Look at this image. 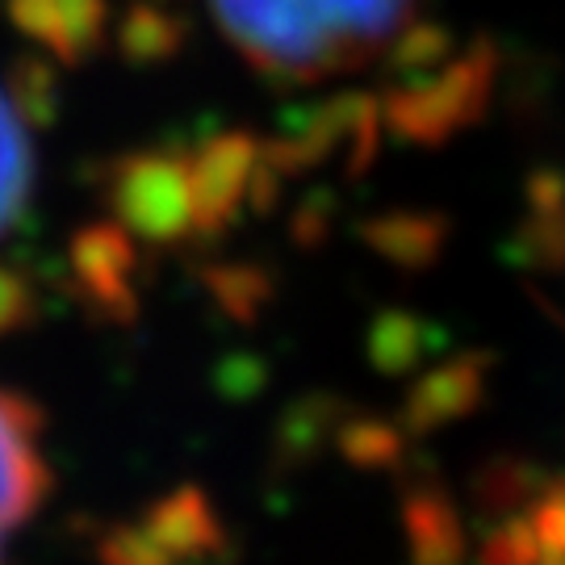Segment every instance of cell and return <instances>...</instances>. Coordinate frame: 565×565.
Wrapping results in <instances>:
<instances>
[{
  "mask_svg": "<svg viewBox=\"0 0 565 565\" xmlns=\"http://www.w3.org/2000/svg\"><path fill=\"white\" fill-rule=\"evenodd\" d=\"M210 9L260 76L310 84L382 55L411 0H210Z\"/></svg>",
  "mask_w": 565,
  "mask_h": 565,
  "instance_id": "6da1fadb",
  "label": "cell"
},
{
  "mask_svg": "<svg viewBox=\"0 0 565 565\" xmlns=\"http://www.w3.org/2000/svg\"><path fill=\"white\" fill-rule=\"evenodd\" d=\"M105 205L121 231L151 247H181L198 239L193 189H189V156L151 147L126 151L102 172Z\"/></svg>",
  "mask_w": 565,
  "mask_h": 565,
  "instance_id": "7a4b0ae2",
  "label": "cell"
},
{
  "mask_svg": "<svg viewBox=\"0 0 565 565\" xmlns=\"http://www.w3.org/2000/svg\"><path fill=\"white\" fill-rule=\"evenodd\" d=\"M427 81H411L385 102V121L411 142H445L469 118H478L490 88V60L486 51L465 55L448 67L424 72Z\"/></svg>",
  "mask_w": 565,
  "mask_h": 565,
  "instance_id": "3957f363",
  "label": "cell"
},
{
  "mask_svg": "<svg viewBox=\"0 0 565 565\" xmlns=\"http://www.w3.org/2000/svg\"><path fill=\"white\" fill-rule=\"evenodd\" d=\"M72 289L102 323H135L139 319V243L118 223H84L67 239Z\"/></svg>",
  "mask_w": 565,
  "mask_h": 565,
  "instance_id": "277c9868",
  "label": "cell"
},
{
  "mask_svg": "<svg viewBox=\"0 0 565 565\" xmlns=\"http://www.w3.org/2000/svg\"><path fill=\"white\" fill-rule=\"evenodd\" d=\"M260 163V139L252 130H226L189 156V189L198 214V239H218L239 223L252 172Z\"/></svg>",
  "mask_w": 565,
  "mask_h": 565,
  "instance_id": "5b68a950",
  "label": "cell"
},
{
  "mask_svg": "<svg viewBox=\"0 0 565 565\" xmlns=\"http://www.w3.org/2000/svg\"><path fill=\"white\" fill-rule=\"evenodd\" d=\"M39 436V403L0 385V541L25 524L51 494V465L42 461Z\"/></svg>",
  "mask_w": 565,
  "mask_h": 565,
  "instance_id": "8992f818",
  "label": "cell"
},
{
  "mask_svg": "<svg viewBox=\"0 0 565 565\" xmlns=\"http://www.w3.org/2000/svg\"><path fill=\"white\" fill-rule=\"evenodd\" d=\"M4 13L63 67H84L109 42V0H4Z\"/></svg>",
  "mask_w": 565,
  "mask_h": 565,
  "instance_id": "52a82bcc",
  "label": "cell"
},
{
  "mask_svg": "<svg viewBox=\"0 0 565 565\" xmlns=\"http://www.w3.org/2000/svg\"><path fill=\"white\" fill-rule=\"evenodd\" d=\"M163 548L168 557L181 565V562H205L214 553L226 548V527L218 520V511L210 503L202 486L184 482L177 490H168L163 499L147 507V515L139 520Z\"/></svg>",
  "mask_w": 565,
  "mask_h": 565,
  "instance_id": "ba28073f",
  "label": "cell"
},
{
  "mask_svg": "<svg viewBox=\"0 0 565 565\" xmlns=\"http://www.w3.org/2000/svg\"><path fill=\"white\" fill-rule=\"evenodd\" d=\"M189 39V21L160 0H135L126 13L118 18L114 30V46L130 67H163L184 51Z\"/></svg>",
  "mask_w": 565,
  "mask_h": 565,
  "instance_id": "9c48e42d",
  "label": "cell"
},
{
  "mask_svg": "<svg viewBox=\"0 0 565 565\" xmlns=\"http://www.w3.org/2000/svg\"><path fill=\"white\" fill-rule=\"evenodd\" d=\"M478 382H482L478 364H469V361L445 364V369L427 373L424 382L411 390V398H406V406H403V419L415 427V431H431V427L448 424V419H457V415H465V411L473 406Z\"/></svg>",
  "mask_w": 565,
  "mask_h": 565,
  "instance_id": "30bf717a",
  "label": "cell"
},
{
  "mask_svg": "<svg viewBox=\"0 0 565 565\" xmlns=\"http://www.w3.org/2000/svg\"><path fill=\"white\" fill-rule=\"evenodd\" d=\"M30 184H34V156H30L18 109L0 88V235L21 218V210L30 202Z\"/></svg>",
  "mask_w": 565,
  "mask_h": 565,
  "instance_id": "8fae6325",
  "label": "cell"
},
{
  "mask_svg": "<svg viewBox=\"0 0 565 565\" xmlns=\"http://www.w3.org/2000/svg\"><path fill=\"white\" fill-rule=\"evenodd\" d=\"M60 67L39 55H18L4 72V97L18 109V118L34 130H46L60 118Z\"/></svg>",
  "mask_w": 565,
  "mask_h": 565,
  "instance_id": "7c38bea8",
  "label": "cell"
},
{
  "mask_svg": "<svg viewBox=\"0 0 565 565\" xmlns=\"http://www.w3.org/2000/svg\"><path fill=\"white\" fill-rule=\"evenodd\" d=\"M202 285L235 323H256L273 298V277L264 264H205Z\"/></svg>",
  "mask_w": 565,
  "mask_h": 565,
  "instance_id": "4fadbf2b",
  "label": "cell"
},
{
  "mask_svg": "<svg viewBox=\"0 0 565 565\" xmlns=\"http://www.w3.org/2000/svg\"><path fill=\"white\" fill-rule=\"evenodd\" d=\"M364 243L385 260L419 268L440 252V223L427 214H382L364 226Z\"/></svg>",
  "mask_w": 565,
  "mask_h": 565,
  "instance_id": "5bb4252c",
  "label": "cell"
},
{
  "mask_svg": "<svg viewBox=\"0 0 565 565\" xmlns=\"http://www.w3.org/2000/svg\"><path fill=\"white\" fill-rule=\"evenodd\" d=\"M406 536L419 553L424 565H452L461 557V527L457 515L445 499H436L431 490L427 494H411L406 499Z\"/></svg>",
  "mask_w": 565,
  "mask_h": 565,
  "instance_id": "9a60e30c",
  "label": "cell"
},
{
  "mask_svg": "<svg viewBox=\"0 0 565 565\" xmlns=\"http://www.w3.org/2000/svg\"><path fill=\"white\" fill-rule=\"evenodd\" d=\"M427 348V327L411 315H382L369 331V361L382 373H406Z\"/></svg>",
  "mask_w": 565,
  "mask_h": 565,
  "instance_id": "2e32d148",
  "label": "cell"
},
{
  "mask_svg": "<svg viewBox=\"0 0 565 565\" xmlns=\"http://www.w3.org/2000/svg\"><path fill=\"white\" fill-rule=\"evenodd\" d=\"M340 440V452L352 465L361 469H382V465H394L398 452H403V431H394L382 419H352L335 431Z\"/></svg>",
  "mask_w": 565,
  "mask_h": 565,
  "instance_id": "e0dca14e",
  "label": "cell"
},
{
  "mask_svg": "<svg viewBox=\"0 0 565 565\" xmlns=\"http://www.w3.org/2000/svg\"><path fill=\"white\" fill-rule=\"evenodd\" d=\"M97 557L102 565H177L168 548L142 524H114L97 536Z\"/></svg>",
  "mask_w": 565,
  "mask_h": 565,
  "instance_id": "ac0fdd59",
  "label": "cell"
},
{
  "mask_svg": "<svg viewBox=\"0 0 565 565\" xmlns=\"http://www.w3.org/2000/svg\"><path fill=\"white\" fill-rule=\"evenodd\" d=\"M34 315H39L34 285L25 281L13 264H0V340L25 331L34 323Z\"/></svg>",
  "mask_w": 565,
  "mask_h": 565,
  "instance_id": "d6986e66",
  "label": "cell"
},
{
  "mask_svg": "<svg viewBox=\"0 0 565 565\" xmlns=\"http://www.w3.org/2000/svg\"><path fill=\"white\" fill-rule=\"evenodd\" d=\"M323 436H331L323 403H298L281 419V431H277L281 448H289L294 457H306V452L315 448V440H323Z\"/></svg>",
  "mask_w": 565,
  "mask_h": 565,
  "instance_id": "ffe728a7",
  "label": "cell"
}]
</instances>
